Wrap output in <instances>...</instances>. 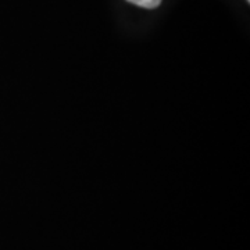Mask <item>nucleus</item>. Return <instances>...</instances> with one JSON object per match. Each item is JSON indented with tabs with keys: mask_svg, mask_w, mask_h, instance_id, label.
Here are the masks:
<instances>
[{
	"mask_svg": "<svg viewBox=\"0 0 250 250\" xmlns=\"http://www.w3.org/2000/svg\"><path fill=\"white\" fill-rule=\"evenodd\" d=\"M248 1H250V0H248Z\"/></svg>",
	"mask_w": 250,
	"mask_h": 250,
	"instance_id": "nucleus-2",
	"label": "nucleus"
},
{
	"mask_svg": "<svg viewBox=\"0 0 250 250\" xmlns=\"http://www.w3.org/2000/svg\"><path fill=\"white\" fill-rule=\"evenodd\" d=\"M126 1L132 3L135 6L143 7V9H156L161 3V0H126Z\"/></svg>",
	"mask_w": 250,
	"mask_h": 250,
	"instance_id": "nucleus-1",
	"label": "nucleus"
}]
</instances>
